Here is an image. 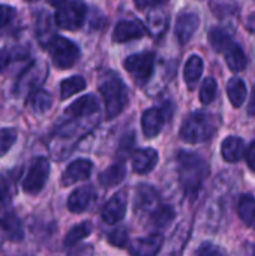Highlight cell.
<instances>
[{"mask_svg": "<svg viewBox=\"0 0 255 256\" xmlns=\"http://www.w3.org/2000/svg\"><path fill=\"white\" fill-rule=\"evenodd\" d=\"M227 94H228V99H230L231 105L234 108H240L245 104L246 96H248V90H246V86H245L243 80H240L237 76L230 78L228 84H227Z\"/></svg>", "mask_w": 255, "mask_h": 256, "instance_id": "23", "label": "cell"}, {"mask_svg": "<svg viewBox=\"0 0 255 256\" xmlns=\"http://www.w3.org/2000/svg\"><path fill=\"white\" fill-rule=\"evenodd\" d=\"M254 256H255V249H254Z\"/></svg>", "mask_w": 255, "mask_h": 256, "instance_id": "47", "label": "cell"}, {"mask_svg": "<svg viewBox=\"0 0 255 256\" xmlns=\"http://www.w3.org/2000/svg\"><path fill=\"white\" fill-rule=\"evenodd\" d=\"M87 15V8L81 0H66L56 12V24L63 30H78Z\"/></svg>", "mask_w": 255, "mask_h": 256, "instance_id": "5", "label": "cell"}, {"mask_svg": "<svg viewBox=\"0 0 255 256\" xmlns=\"http://www.w3.org/2000/svg\"><path fill=\"white\" fill-rule=\"evenodd\" d=\"M65 2H66V0H50V3H51L53 6H56V8L62 6V4H63Z\"/></svg>", "mask_w": 255, "mask_h": 256, "instance_id": "45", "label": "cell"}, {"mask_svg": "<svg viewBox=\"0 0 255 256\" xmlns=\"http://www.w3.org/2000/svg\"><path fill=\"white\" fill-rule=\"evenodd\" d=\"M165 117L159 108H149L141 116V129L146 138H155L161 134Z\"/></svg>", "mask_w": 255, "mask_h": 256, "instance_id": "15", "label": "cell"}, {"mask_svg": "<svg viewBox=\"0 0 255 256\" xmlns=\"http://www.w3.org/2000/svg\"><path fill=\"white\" fill-rule=\"evenodd\" d=\"M147 24H149V32L156 38V36L162 34L164 30L167 28V16L161 10L150 12L147 16Z\"/></svg>", "mask_w": 255, "mask_h": 256, "instance_id": "32", "label": "cell"}, {"mask_svg": "<svg viewBox=\"0 0 255 256\" xmlns=\"http://www.w3.org/2000/svg\"><path fill=\"white\" fill-rule=\"evenodd\" d=\"M50 171L51 166L47 158L35 159L23 180V190L29 195H38L45 188L50 177Z\"/></svg>", "mask_w": 255, "mask_h": 256, "instance_id": "7", "label": "cell"}, {"mask_svg": "<svg viewBox=\"0 0 255 256\" xmlns=\"http://www.w3.org/2000/svg\"><path fill=\"white\" fill-rule=\"evenodd\" d=\"M243 156L246 159V165L249 166V170L255 172V141H252L248 146V148L245 150V154Z\"/></svg>", "mask_w": 255, "mask_h": 256, "instance_id": "40", "label": "cell"}, {"mask_svg": "<svg viewBox=\"0 0 255 256\" xmlns=\"http://www.w3.org/2000/svg\"><path fill=\"white\" fill-rule=\"evenodd\" d=\"M6 64H8V54L3 50H0V72L5 69Z\"/></svg>", "mask_w": 255, "mask_h": 256, "instance_id": "43", "label": "cell"}, {"mask_svg": "<svg viewBox=\"0 0 255 256\" xmlns=\"http://www.w3.org/2000/svg\"><path fill=\"white\" fill-rule=\"evenodd\" d=\"M0 228L6 232V236L14 240V242H20L24 237L23 232V226L21 222L18 219V216L12 212V210H2L0 212Z\"/></svg>", "mask_w": 255, "mask_h": 256, "instance_id": "19", "label": "cell"}, {"mask_svg": "<svg viewBox=\"0 0 255 256\" xmlns=\"http://www.w3.org/2000/svg\"><path fill=\"white\" fill-rule=\"evenodd\" d=\"M69 256H93V248L90 244L80 246V248L74 249V252Z\"/></svg>", "mask_w": 255, "mask_h": 256, "instance_id": "41", "label": "cell"}, {"mask_svg": "<svg viewBox=\"0 0 255 256\" xmlns=\"http://www.w3.org/2000/svg\"><path fill=\"white\" fill-rule=\"evenodd\" d=\"M95 200V189L92 186L77 188L68 198V208L72 213L86 212Z\"/></svg>", "mask_w": 255, "mask_h": 256, "instance_id": "17", "label": "cell"}, {"mask_svg": "<svg viewBox=\"0 0 255 256\" xmlns=\"http://www.w3.org/2000/svg\"><path fill=\"white\" fill-rule=\"evenodd\" d=\"M123 66L126 69V72L131 75V78L143 86L146 84L152 74H153V68H155V56L153 52H138V54H132L129 56L125 62Z\"/></svg>", "mask_w": 255, "mask_h": 256, "instance_id": "6", "label": "cell"}, {"mask_svg": "<svg viewBox=\"0 0 255 256\" xmlns=\"http://www.w3.org/2000/svg\"><path fill=\"white\" fill-rule=\"evenodd\" d=\"M47 76V66L45 63H33L24 74L20 76L17 84V92L24 93L29 90H33L39 82H42Z\"/></svg>", "mask_w": 255, "mask_h": 256, "instance_id": "14", "label": "cell"}, {"mask_svg": "<svg viewBox=\"0 0 255 256\" xmlns=\"http://www.w3.org/2000/svg\"><path fill=\"white\" fill-rule=\"evenodd\" d=\"M27 2H35V0H27Z\"/></svg>", "mask_w": 255, "mask_h": 256, "instance_id": "46", "label": "cell"}, {"mask_svg": "<svg viewBox=\"0 0 255 256\" xmlns=\"http://www.w3.org/2000/svg\"><path fill=\"white\" fill-rule=\"evenodd\" d=\"M174 210L168 206H158L152 213H150V220L152 225L156 228H165L170 225V222H173L174 219Z\"/></svg>", "mask_w": 255, "mask_h": 256, "instance_id": "31", "label": "cell"}, {"mask_svg": "<svg viewBox=\"0 0 255 256\" xmlns=\"http://www.w3.org/2000/svg\"><path fill=\"white\" fill-rule=\"evenodd\" d=\"M48 52L54 66L59 69H69L80 58L78 46L72 40L56 34L48 42Z\"/></svg>", "mask_w": 255, "mask_h": 256, "instance_id": "4", "label": "cell"}, {"mask_svg": "<svg viewBox=\"0 0 255 256\" xmlns=\"http://www.w3.org/2000/svg\"><path fill=\"white\" fill-rule=\"evenodd\" d=\"M237 213L239 218L243 220L245 225L255 230V200L252 195H242L237 202Z\"/></svg>", "mask_w": 255, "mask_h": 256, "instance_id": "26", "label": "cell"}, {"mask_svg": "<svg viewBox=\"0 0 255 256\" xmlns=\"http://www.w3.org/2000/svg\"><path fill=\"white\" fill-rule=\"evenodd\" d=\"M221 154L228 164H237L245 154V142L239 136H227L221 144Z\"/></svg>", "mask_w": 255, "mask_h": 256, "instance_id": "20", "label": "cell"}, {"mask_svg": "<svg viewBox=\"0 0 255 256\" xmlns=\"http://www.w3.org/2000/svg\"><path fill=\"white\" fill-rule=\"evenodd\" d=\"M6 194H8V186H6V183L0 178V202L5 200Z\"/></svg>", "mask_w": 255, "mask_h": 256, "instance_id": "44", "label": "cell"}, {"mask_svg": "<svg viewBox=\"0 0 255 256\" xmlns=\"http://www.w3.org/2000/svg\"><path fill=\"white\" fill-rule=\"evenodd\" d=\"M218 94V84L215 78H206L200 88V102L203 105H209L215 100Z\"/></svg>", "mask_w": 255, "mask_h": 256, "instance_id": "33", "label": "cell"}, {"mask_svg": "<svg viewBox=\"0 0 255 256\" xmlns=\"http://www.w3.org/2000/svg\"><path fill=\"white\" fill-rule=\"evenodd\" d=\"M248 114L249 116H255V86L252 88V93H251V99L248 102Z\"/></svg>", "mask_w": 255, "mask_h": 256, "instance_id": "42", "label": "cell"}, {"mask_svg": "<svg viewBox=\"0 0 255 256\" xmlns=\"http://www.w3.org/2000/svg\"><path fill=\"white\" fill-rule=\"evenodd\" d=\"M107 240L116 248H125L128 244V231L125 228H117L108 234Z\"/></svg>", "mask_w": 255, "mask_h": 256, "instance_id": "36", "label": "cell"}, {"mask_svg": "<svg viewBox=\"0 0 255 256\" xmlns=\"http://www.w3.org/2000/svg\"><path fill=\"white\" fill-rule=\"evenodd\" d=\"M51 94L45 90H35L30 96V106L35 114H45L51 108Z\"/></svg>", "mask_w": 255, "mask_h": 256, "instance_id": "30", "label": "cell"}, {"mask_svg": "<svg viewBox=\"0 0 255 256\" xmlns=\"http://www.w3.org/2000/svg\"><path fill=\"white\" fill-rule=\"evenodd\" d=\"M158 160H159L158 152L150 147L135 150L132 154V170L141 176L147 174L155 170V166L158 165Z\"/></svg>", "mask_w": 255, "mask_h": 256, "instance_id": "16", "label": "cell"}, {"mask_svg": "<svg viewBox=\"0 0 255 256\" xmlns=\"http://www.w3.org/2000/svg\"><path fill=\"white\" fill-rule=\"evenodd\" d=\"M99 110L98 99L93 94H86L78 98L74 104H71L66 110V116L74 117V118H81V117H89L96 114Z\"/></svg>", "mask_w": 255, "mask_h": 256, "instance_id": "18", "label": "cell"}, {"mask_svg": "<svg viewBox=\"0 0 255 256\" xmlns=\"http://www.w3.org/2000/svg\"><path fill=\"white\" fill-rule=\"evenodd\" d=\"M209 44L216 52H224L233 44V39L224 28L215 27L209 32Z\"/></svg>", "mask_w": 255, "mask_h": 256, "instance_id": "29", "label": "cell"}, {"mask_svg": "<svg viewBox=\"0 0 255 256\" xmlns=\"http://www.w3.org/2000/svg\"><path fill=\"white\" fill-rule=\"evenodd\" d=\"M156 190L149 184H140L137 189V198H135V208L138 212H153L159 206Z\"/></svg>", "mask_w": 255, "mask_h": 256, "instance_id": "21", "label": "cell"}, {"mask_svg": "<svg viewBox=\"0 0 255 256\" xmlns=\"http://www.w3.org/2000/svg\"><path fill=\"white\" fill-rule=\"evenodd\" d=\"M203 69H204V63L203 58L200 56H191L186 63H185V69H183V78L185 82L188 84V87L192 90L195 87V84L198 82V80L203 75Z\"/></svg>", "mask_w": 255, "mask_h": 256, "instance_id": "22", "label": "cell"}, {"mask_svg": "<svg viewBox=\"0 0 255 256\" xmlns=\"http://www.w3.org/2000/svg\"><path fill=\"white\" fill-rule=\"evenodd\" d=\"M167 0H135V6L140 10H147V9H155L161 4H164Z\"/></svg>", "mask_w": 255, "mask_h": 256, "instance_id": "39", "label": "cell"}, {"mask_svg": "<svg viewBox=\"0 0 255 256\" xmlns=\"http://www.w3.org/2000/svg\"><path fill=\"white\" fill-rule=\"evenodd\" d=\"M93 231V225L90 222H81L78 225H75L74 228H71L63 240L65 248H74L77 246L81 240H84L86 237H89Z\"/></svg>", "mask_w": 255, "mask_h": 256, "instance_id": "27", "label": "cell"}, {"mask_svg": "<svg viewBox=\"0 0 255 256\" xmlns=\"http://www.w3.org/2000/svg\"><path fill=\"white\" fill-rule=\"evenodd\" d=\"M225 54V62L227 66L233 70V72H242L246 68V56L243 52V50L236 44H230V46L224 51Z\"/></svg>", "mask_w": 255, "mask_h": 256, "instance_id": "25", "label": "cell"}, {"mask_svg": "<svg viewBox=\"0 0 255 256\" xmlns=\"http://www.w3.org/2000/svg\"><path fill=\"white\" fill-rule=\"evenodd\" d=\"M128 208V195L126 192H117L114 194L102 207L101 218L108 225H116L123 220Z\"/></svg>", "mask_w": 255, "mask_h": 256, "instance_id": "8", "label": "cell"}, {"mask_svg": "<svg viewBox=\"0 0 255 256\" xmlns=\"http://www.w3.org/2000/svg\"><path fill=\"white\" fill-rule=\"evenodd\" d=\"M92 170H93V164L89 159H75L63 171L60 183H62V186L68 188L75 183L84 182L90 177Z\"/></svg>", "mask_w": 255, "mask_h": 256, "instance_id": "9", "label": "cell"}, {"mask_svg": "<svg viewBox=\"0 0 255 256\" xmlns=\"http://www.w3.org/2000/svg\"><path fill=\"white\" fill-rule=\"evenodd\" d=\"M210 8H213L215 14L218 16H222V15H231L236 12L237 9V4L234 3V0H225V3L222 0H215Z\"/></svg>", "mask_w": 255, "mask_h": 256, "instance_id": "35", "label": "cell"}, {"mask_svg": "<svg viewBox=\"0 0 255 256\" xmlns=\"http://www.w3.org/2000/svg\"><path fill=\"white\" fill-rule=\"evenodd\" d=\"M17 136H18V134L12 128L0 129V158L5 156L12 148V146L17 141Z\"/></svg>", "mask_w": 255, "mask_h": 256, "instance_id": "34", "label": "cell"}, {"mask_svg": "<svg viewBox=\"0 0 255 256\" xmlns=\"http://www.w3.org/2000/svg\"><path fill=\"white\" fill-rule=\"evenodd\" d=\"M224 188H215V192L210 195L206 213H207V220L210 224H218L222 214L225 213V201H227V194H228V184H222Z\"/></svg>", "mask_w": 255, "mask_h": 256, "instance_id": "13", "label": "cell"}, {"mask_svg": "<svg viewBox=\"0 0 255 256\" xmlns=\"http://www.w3.org/2000/svg\"><path fill=\"white\" fill-rule=\"evenodd\" d=\"M200 27V16L197 12H182L176 20V36L182 45L188 44Z\"/></svg>", "mask_w": 255, "mask_h": 256, "instance_id": "12", "label": "cell"}, {"mask_svg": "<svg viewBox=\"0 0 255 256\" xmlns=\"http://www.w3.org/2000/svg\"><path fill=\"white\" fill-rule=\"evenodd\" d=\"M99 92L105 102V111L108 118L117 117L128 105V88L122 78L113 72H105L99 80Z\"/></svg>", "mask_w": 255, "mask_h": 256, "instance_id": "3", "label": "cell"}, {"mask_svg": "<svg viewBox=\"0 0 255 256\" xmlns=\"http://www.w3.org/2000/svg\"><path fill=\"white\" fill-rule=\"evenodd\" d=\"M15 16V9L8 4H0V28L5 27Z\"/></svg>", "mask_w": 255, "mask_h": 256, "instance_id": "38", "label": "cell"}, {"mask_svg": "<svg viewBox=\"0 0 255 256\" xmlns=\"http://www.w3.org/2000/svg\"><path fill=\"white\" fill-rule=\"evenodd\" d=\"M195 256H225V252L212 243H203L198 250L195 252Z\"/></svg>", "mask_w": 255, "mask_h": 256, "instance_id": "37", "label": "cell"}, {"mask_svg": "<svg viewBox=\"0 0 255 256\" xmlns=\"http://www.w3.org/2000/svg\"><path fill=\"white\" fill-rule=\"evenodd\" d=\"M86 80L80 75L66 78L60 82V98L62 99H69L71 96L83 92L86 88Z\"/></svg>", "mask_w": 255, "mask_h": 256, "instance_id": "28", "label": "cell"}, {"mask_svg": "<svg viewBox=\"0 0 255 256\" xmlns=\"http://www.w3.org/2000/svg\"><path fill=\"white\" fill-rule=\"evenodd\" d=\"M146 27L137 20L119 21L113 32V40L117 44H125L134 39H141L146 34Z\"/></svg>", "mask_w": 255, "mask_h": 256, "instance_id": "11", "label": "cell"}, {"mask_svg": "<svg viewBox=\"0 0 255 256\" xmlns=\"http://www.w3.org/2000/svg\"><path fill=\"white\" fill-rule=\"evenodd\" d=\"M126 177V166L123 162H117L111 166H108L101 176H99V183L104 188H113L120 184Z\"/></svg>", "mask_w": 255, "mask_h": 256, "instance_id": "24", "label": "cell"}, {"mask_svg": "<svg viewBox=\"0 0 255 256\" xmlns=\"http://www.w3.org/2000/svg\"><path fill=\"white\" fill-rule=\"evenodd\" d=\"M219 122L218 117L204 112V111H195L191 112L180 128V138L188 144H200L209 141L218 130Z\"/></svg>", "mask_w": 255, "mask_h": 256, "instance_id": "2", "label": "cell"}, {"mask_svg": "<svg viewBox=\"0 0 255 256\" xmlns=\"http://www.w3.org/2000/svg\"><path fill=\"white\" fill-rule=\"evenodd\" d=\"M164 246V236L156 232L147 237L135 238L129 246V254L132 256H156Z\"/></svg>", "mask_w": 255, "mask_h": 256, "instance_id": "10", "label": "cell"}, {"mask_svg": "<svg viewBox=\"0 0 255 256\" xmlns=\"http://www.w3.org/2000/svg\"><path fill=\"white\" fill-rule=\"evenodd\" d=\"M177 170H179V182L182 184L183 192L186 194V196L195 198L209 176L207 162L197 153L179 152Z\"/></svg>", "mask_w": 255, "mask_h": 256, "instance_id": "1", "label": "cell"}]
</instances>
